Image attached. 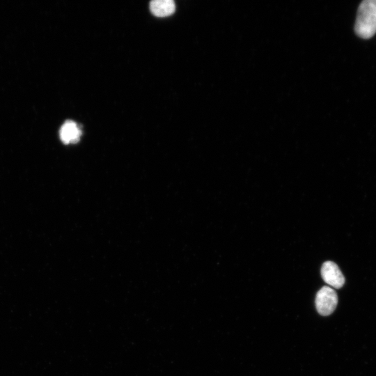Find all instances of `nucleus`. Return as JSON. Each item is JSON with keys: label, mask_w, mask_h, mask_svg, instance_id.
I'll use <instances>...</instances> for the list:
<instances>
[{"label": "nucleus", "mask_w": 376, "mask_h": 376, "mask_svg": "<svg viewBox=\"0 0 376 376\" xmlns=\"http://www.w3.org/2000/svg\"><path fill=\"white\" fill-rule=\"evenodd\" d=\"M152 13L157 17H166L175 11V3L172 0H154L150 3Z\"/></svg>", "instance_id": "5"}, {"label": "nucleus", "mask_w": 376, "mask_h": 376, "mask_svg": "<svg viewBox=\"0 0 376 376\" xmlns=\"http://www.w3.org/2000/svg\"><path fill=\"white\" fill-rule=\"evenodd\" d=\"M357 36L364 39L376 33V0H365L359 6L354 26Z\"/></svg>", "instance_id": "1"}, {"label": "nucleus", "mask_w": 376, "mask_h": 376, "mask_svg": "<svg viewBox=\"0 0 376 376\" xmlns=\"http://www.w3.org/2000/svg\"><path fill=\"white\" fill-rule=\"evenodd\" d=\"M81 134V132L78 125L72 120L64 123L60 130L61 139L65 144L78 142Z\"/></svg>", "instance_id": "4"}, {"label": "nucleus", "mask_w": 376, "mask_h": 376, "mask_svg": "<svg viewBox=\"0 0 376 376\" xmlns=\"http://www.w3.org/2000/svg\"><path fill=\"white\" fill-rule=\"evenodd\" d=\"M321 275L323 280L331 287L338 289L345 283V277L338 265L331 261L323 263L321 268Z\"/></svg>", "instance_id": "3"}, {"label": "nucleus", "mask_w": 376, "mask_h": 376, "mask_svg": "<svg viewBox=\"0 0 376 376\" xmlns=\"http://www.w3.org/2000/svg\"><path fill=\"white\" fill-rule=\"evenodd\" d=\"M338 304V296L336 291L329 287H322L317 293L315 306L318 312L323 316L334 312Z\"/></svg>", "instance_id": "2"}]
</instances>
